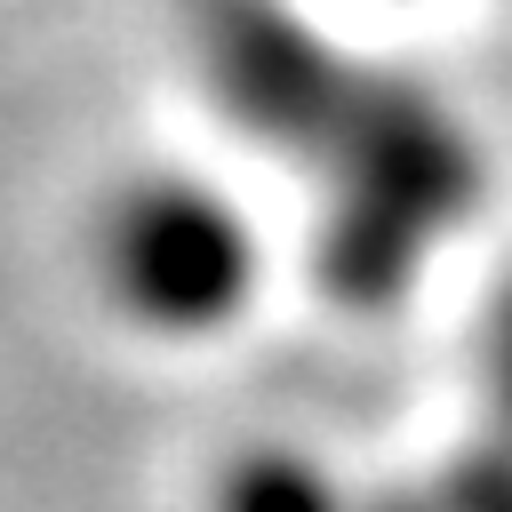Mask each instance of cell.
Listing matches in <instances>:
<instances>
[{
  "instance_id": "obj_1",
  "label": "cell",
  "mask_w": 512,
  "mask_h": 512,
  "mask_svg": "<svg viewBox=\"0 0 512 512\" xmlns=\"http://www.w3.org/2000/svg\"><path fill=\"white\" fill-rule=\"evenodd\" d=\"M192 48L224 120L328 184V288L344 304H392L480 192L472 136L424 88L344 64L280 0H192Z\"/></svg>"
},
{
  "instance_id": "obj_2",
  "label": "cell",
  "mask_w": 512,
  "mask_h": 512,
  "mask_svg": "<svg viewBox=\"0 0 512 512\" xmlns=\"http://www.w3.org/2000/svg\"><path fill=\"white\" fill-rule=\"evenodd\" d=\"M96 264L128 320H144L160 336H200L248 304L256 232L200 176H136L112 192V208L96 224Z\"/></svg>"
},
{
  "instance_id": "obj_3",
  "label": "cell",
  "mask_w": 512,
  "mask_h": 512,
  "mask_svg": "<svg viewBox=\"0 0 512 512\" xmlns=\"http://www.w3.org/2000/svg\"><path fill=\"white\" fill-rule=\"evenodd\" d=\"M216 512H344V496H336V480H328L312 456L256 448V456L224 464V480H216Z\"/></svg>"
},
{
  "instance_id": "obj_4",
  "label": "cell",
  "mask_w": 512,
  "mask_h": 512,
  "mask_svg": "<svg viewBox=\"0 0 512 512\" xmlns=\"http://www.w3.org/2000/svg\"><path fill=\"white\" fill-rule=\"evenodd\" d=\"M448 512H512V456H480L448 480Z\"/></svg>"
},
{
  "instance_id": "obj_5",
  "label": "cell",
  "mask_w": 512,
  "mask_h": 512,
  "mask_svg": "<svg viewBox=\"0 0 512 512\" xmlns=\"http://www.w3.org/2000/svg\"><path fill=\"white\" fill-rule=\"evenodd\" d=\"M488 384H496V408L512 416V296L496 312V336H488Z\"/></svg>"
}]
</instances>
